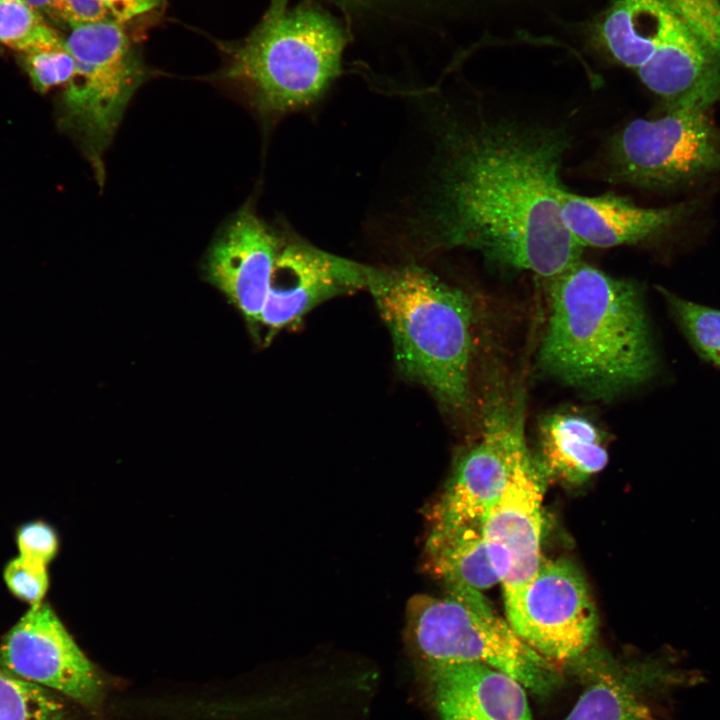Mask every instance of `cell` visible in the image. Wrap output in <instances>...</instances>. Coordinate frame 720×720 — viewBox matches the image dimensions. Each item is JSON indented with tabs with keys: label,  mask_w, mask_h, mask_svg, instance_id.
I'll return each mask as SVG.
<instances>
[{
	"label": "cell",
	"mask_w": 720,
	"mask_h": 720,
	"mask_svg": "<svg viewBox=\"0 0 720 720\" xmlns=\"http://www.w3.org/2000/svg\"><path fill=\"white\" fill-rule=\"evenodd\" d=\"M592 37L670 103L720 90V0H611Z\"/></svg>",
	"instance_id": "cell-4"
},
{
	"label": "cell",
	"mask_w": 720,
	"mask_h": 720,
	"mask_svg": "<svg viewBox=\"0 0 720 720\" xmlns=\"http://www.w3.org/2000/svg\"><path fill=\"white\" fill-rule=\"evenodd\" d=\"M367 290L385 323L401 374L446 412L471 408L473 306L468 295L418 265L374 268Z\"/></svg>",
	"instance_id": "cell-3"
},
{
	"label": "cell",
	"mask_w": 720,
	"mask_h": 720,
	"mask_svg": "<svg viewBox=\"0 0 720 720\" xmlns=\"http://www.w3.org/2000/svg\"><path fill=\"white\" fill-rule=\"evenodd\" d=\"M662 294L676 322L696 351L720 368V310L680 298L665 290Z\"/></svg>",
	"instance_id": "cell-22"
},
{
	"label": "cell",
	"mask_w": 720,
	"mask_h": 720,
	"mask_svg": "<svg viewBox=\"0 0 720 720\" xmlns=\"http://www.w3.org/2000/svg\"><path fill=\"white\" fill-rule=\"evenodd\" d=\"M109 18L119 24L134 20L159 9L164 0H98Z\"/></svg>",
	"instance_id": "cell-27"
},
{
	"label": "cell",
	"mask_w": 720,
	"mask_h": 720,
	"mask_svg": "<svg viewBox=\"0 0 720 720\" xmlns=\"http://www.w3.org/2000/svg\"><path fill=\"white\" fill-rule=\"evenodd\" d=\"M30 7L41 13L47 15L49 18L54 19V8L56 0H23Z\"/></svg>",
	"instance_id": "cell-28"
},
{
	"label": "cell",
	"mask_w": 720,
	"mask_h": 720,
	"mask_svg": "<svg viewBox=\"0 0 720 720\" xmlns=\"http://www.w3.org/2000/svg\"><path fill=\"white\" fill-rule=\"evenodd\" d=\"M19 556L48 566L58 550V538L55 530L43 521H33L22 525L16 535Z\"/></svg>",
	"instance_id": "cell-25"
},
{
	"label": "cell",
	"mask_w": 720,
	"mask_h": 720,
	"mask_svg": "<svg viewBox=\"0 0 720 720\" xmlns=\"http://www.w3.org/2000/svg\"><path fill=\"white\" fill-rule=\"evenodd\" d=\"M684 209L639 207L614 193L584 196L565 188L560 194L563 223L582 248H611L643 241L674 224Z\"/></svg>",
	"instance_id": "cell-17"
},
{
	"label": "cell",
	"mask_w": 720,
	"mask_h": 720,
	"mask_svg": "<svg viewBox=\"0 0 720 720\" xmlns=\"http://www.w3.org/2000/svg\"><path fill=\"white\" fill-rule=\"evenodd\" d=\"M427 552L447 587L484 591L499 583L489 560L483 526L432 527Z\"/></svg>",
	"instance_id": "cell-19"
},
{
	"label": "cell",
	"mask_w": 720,
	"mask_h": 720,
	"mask_svg": "<svg viewBox=\"0 0 720 720\" xmlns=\"http://www.w3.org/2000/svg\"><path fill=\"white\" fill-rule=\"evenodd\" d=\"M23 67L33 87L45 93L53 87L66 85L74 74L73 56L61 48L21 53Z\"/></svg>",
	"instance_id": "cell-23"
},
{
	"label": "cell",
	"mask_w": 720,
	"mask_h": 720,
	"mask_svg": "<svg viewBox=\"0 0 720 720\" xmlns=\"http://www.w3.org/2000/svg\"><path fill=\"white\" fill-rule=\"evenodd\" d=\"M428 669L440 720H533L525 687L506 673L481 663Z\"/></svg>",
	"instance_id": "cell-16"
},
{
	"label": "cell",
	"mask_w": 720,
	"mask_h": 720,
	"mask_svg": "<svg viewBox=\"0 0 720 720\" xmlns=\"http://www.w3.org/2000/svg\"><path fill=\"white\" fill-rule=\"evenodd\" d=\"M3 577L10 592L20 600L30 606L43 602L49 587L47 566L18 555L7 563Z\"/></svg>",
	"instance_id": "cell-24"
},
{
	"label": "cell",
	"mask_w": 720,
	"mask_h": 720,
	"mask_svg": "<svg viewBox=\"0 0 720 720\" xmlns=\"http://www.w3.org/2000/svg\"><path fill=\"white\" fill-rule=\"evenodd\" d=\"M0 666L12 675L75 701L93 713L102 709L107 683L44 602L30 609L0 645Z\"/></svg>",
	"instance_id": "cell-10"
},
{
	"label": "cell",
	"mask_w": 720,
	"mask_h": 720,
	"mask_svg": "<svg viewBox=\"0 0 720 720\" xmlns=\"http://www.w3.org/2000/svg\"><path fill=\"white\" fill-rule=\"evenodd\" d=\"M64 46L75 69L62 95L60 122L78 136L101 180L103 153L148 71L124 25L110 19L72 26Z\"/></svg>",
	"instance_id": "cell-7"
},
{
	"label": "cell",
	"mask_w": 720,
	"mask_h": 720,
	"mask_svg": "<svg viewBox=\"0 0 720 720\" xmlns=\"http://www.w3.org/2000/svg\"><path fill=\"white\" fill-rule=\"evenodd\" d=\"M350 41L344 23L315 0H271L242 40L226 45L222 79L263 112L283 114L314 103L341 70Z\"/></svg>",
	"instance_id": "cell-5"
},
{
	"label": "cell",
	"mask_w": 720,
	"mask_h": 720,
	"mask_svg": "<svg viewBox=\"0 0 720 720\" xmlns=\"http://www.w3.org/2000/svg\"><path fill=\"white\" fill-rule=\"evenodd\" d=\"M282 238L249 207L239 210L211 246L208 280L258 326Z\"/></svg>",
	"instance_id": "cell-15"
},
{
	"label": "cell",
	"mask_w": 720,
	"mask_h": 720,
	"mask_svg": "<svg viewBox=\"0 0 720 720\" xmlns=\"http://www.w3.org/2000/svg\"><path fill=\"white\" fill-rule=\"evenodd\" d=\"M527 448L521 395L496 393L487 401L480 440L461 456L435 506L433 527L483 526Z\"/></svg>",
	"instance_id": "cell-9"
},
{
	"label": "cell",
	"mask_w": 720,
	"mask_h": 720,
	"mask_svg": "<svg viewBox=\"0 0 720 720\" xmlns=\"http://www.w3.org/2000/svg\"><path fill=\"white\" fill-rule=\"evenodd\" d=\"M719 90L671 102L665 115L635 119L608 146L607 178L643 188H666L720 168V138L708 110Z\"/></svg>",
	"instance_id": "cell-8"
},
{
	"label": "cell",
	"mask_w": 720,
	"mask_h": 720,
	"mask_svg": "<svg viewBox=\"0 0 720 720\" xmlns=\"http://www.w3.org/2000/svg\"><path fill=\"white\" fill-rule=\"evenodd\" d=\"M508 623L533 650L556 662L574 660L586 652L595 637L598 617L575 564L564 558H542Z\"/></svg>",
	"instance_id": "cell-11"
},
{
	"label": "cell",
	"mask_w": 720,
	"mask_h": 720,
	"mask_svg": "<svg viewBox=\"0 0 720 720\" xmlns=\"http://www.w3.org/2000/svg\"><path fill=\"white\" fill-rule=\"evenodd\" d=\"M443 597L416 595L407 606V630L428 667L481 663L508 674L538 696L561 682L553 662L527 645L499 617L482 592L447 587Z\"/></svg>",
	"instance_id": "cell-6"
},
{
	"label": "cell",
	"mask_w": 720,
	"mask_h": 720,
	"mask_svg": "<svg viewBox=\"0 0 720 720\" xmlns=\"http://www.w3.org/2000/svg\"><path fill=\"white\" fill-rule=\"evenodd\" d=\"M538 360L560 382L609 398L645 382L656 357L638 288L578 260L549 278Z\"/></svg>",
	"instance_id": "cell-2"
},
{
	"label": "cell",
	"mask_w": 720,
	"mask_h": 720,
	"mask_svg": "<svg viewBox=\"0 0 720 720\" xmlns=\"http://www.w3.org/2000/svg\"><path fill=\"white\" fill-rule=\"evenodd\" d=\"M564 720H661L659 709L699 683L678 655L598 669Z\"/></svg>",
	"instance_id": "cell-14"
},
{
	"label": "cell",
	"mask_w": 720,
	"mask_h": 720,
	"mask_svg": "<svg viewBox=\"0 0 720 720\" xmlns=\"http://www.w3.org/2000/svg\"><path fill=\"white\" fill-rule=\"evenodd\" d=\"M0 43L28 53L64 47V38L23 0H0Z\"/></svg>",
	"instance_id": "cell-20"
},
{
	"label": "cell",
	"mask_w": 720,
	"mask_h": 720,
	"mask_svg": "<svg viewBox=\"0 0 720 720\" xmlns=\"http://www.w3.org/2000/svg\"><path fill=\"white\" fill-rule=\"evenodd\" d=\"M373 267L299 239H283L259 324L268 332L293 328L318 305L367 289Z\"/></svg>",
	"instance_id": "cell-13"
},
{
	"label": "cell",
	"mask_w": 720,
	"mask_h": 720,
	"mask_svg": "<svg viewBox=\"0 0 720 720\" xmlns=\"http://www.w3.org/2000/svg\"><path fill=\"white\" fill-rule=\"evenodd\" d=\"M571 140L566 128L481 107L447 121L427 209L429 247L475 250L547 279L580 260L560 211Z\"/></svg>",
	"instance_id": "cell-1"
},
{
	"label": "cell",
	"mask_w": 720,
	"mask_h": 720,
	"mask_svg": "<svg viewBox=\"0 0 720 720\" xmlns=\"http://www.w3.org/2000/svg\"><path fill=\"white\" fill-rule=\"evenodd\" d=\"M108 19L106 10L98 0H56L53 20L70 28Z\"/></svg>",
	"instance_id": "cell-26"
},
{
	"label": "cell",
	"mask_w": 720,
	"mask_h": 720,
	"mask_svg": "<svg viewBox=\"0 0 720 720\" xmlns=\"http://www.w3.org/2000/svg\"><path fill=\"white\" fill-rule=\"evenodd\" d=\"M540 458L544 476L580 485L600 472L608 454L597 427L586 417L553 413L539 426Z\"/></svg>",
	"instance_id": "cell-18"
},
{
	"label": "cell",
	"mask_w": 720,
	"mask_h": 720,
	"mask_svg": "<svg viewBox=\"0 0 720 720\" xmlns=\"http://www.w3.org/2000/svg\"><path fill=\"white\" fill-rule=\"evenodd\" d=\"M0 720H68V712L54 692L0 666Z\"/></svg>",
	"instance_id": "cell-21"
},
{
	"label": "cell",
	"mask_w": 720,
	"mask_h": 720,
	"mask_svg": "<svg viewBox=\"0 0 720 720\" xmlns=\"http://www.w3.org/2000/svg\"><path fill=\"white\" fill-rule=\"evenodd\" d=\"M544 474L525 449L483 522L491 565L502 585L507 621L517 612L541 556Z\"/></svg>",
	"instance_id": "cell-12"
}]
</instances>
